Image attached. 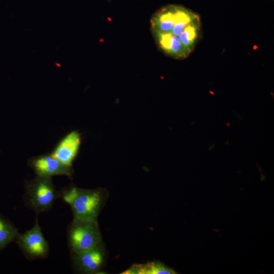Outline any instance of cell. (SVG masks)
<instances>
[{
    "label": "cell",
    "instance_id": "6da1fadb",
    "mask_svg": "<svg viewBox=\"0 0 274 274\" xmlns=\"http://www.w3.org/2000/svg\"><path fill=\"white\" fill-rule=\"evenodd\" d=\"M60 198L71 207L73 219L97 221L106 200L101 189H84L71 186L60 192Z\"/></svg>",
    "mask_w": 274,
    "mask_h": 274
},
{
    "label": "cell",
    "instance_id": "7a4b0ae2",
    "mask_svg": "<svg viewBox=\"0 0 274 274\" xmlns=\"http://www.w3.org/2000/svg\"><path fill=\"white\" fill-rule=\"evenodd\" d=\"M58 198L60 192L56 190L50 177L37 176L25 183L24 204L37 214L49 211Z\"/></svg>",
    "mask_w": 274,
    "mask_h": 274
},
{
    "label": "cell",
    "instance_id": "3957f363",
    "mask_svg": "<svg viewBox=\"0 0 274 274\" xmlns=\"http://www.w3.org/2000/svg\"><path fill=\"white\" fill-rule=\"evenodd\" d=\"M67 239L73 254L94 248L102 243L97 221L73 219L68 228Z\"/></svg>",
    "mask_w": 274,
    "mask_h": 274
},
{
    "label": "cell",
    "instance_id": "277c9868",
    "mask_svg": "<svg viewBox=\"0 0 274 274\" xmlns=\"http://www.w3.org/2000/svg\"><path fill=\"white\" fill-rule=\"evenodd\" d=\"M33 227L22 234H19L16 242L19 249L29 260L47 258L49 245L45 238L37 217Z\"/></svg>",
    "mask_w": 274,
    "mask_h": 274
},
{
    "label": "cell",
    "instance_id": "5b68a950",
    "mask_svg": "<svg viewBox=\"0 0 274 274\" xmlns=\"http://www.w3.org/2000/svg\"><path fill=\"white\" fill-rule=\"evenodd\" d=\"M28 164L37 176L40 177L51 178L53 176L62 175L72 178L74 174L72 166L63 164L51 154L30 158Z\"/></svg>",
    "mask_w": 274,
    "mask_h": 274
},
{
    "label": "cell",
    "instance_id": "8992f818",
    "mask_svg": "<svg viewBox=\"0 0 274 274\" xmlns=\"http://www.w3.org/2000/svg\"><path fill=\"white\" fill-rule=\"evenodd\" d=\"M105 257L102 243L82 253L73 254V260L76 269L82 273H92L101 268Z\"/></svg>",
    "mask_w": 274,
    "mask_h": 274
},
{
    "label": "cell",
    "instance_id": "52a82bcc",
    "mask_svg": "<svg viewBox=\"0 0 274 274\" xmlns=\"http://www.w3.org/2000/svg\"><path fill=\"white\" fill-rule=\"evenodd\" d=\"M81 136L77 130L64 136L56 146L51 154L63 164L72 166L81 146Z\"/></svg>",
    "mask_w": 274,
    "mask_h": 274
},
{
    "label": "cell",
    "instance_id": "ba28073f",
    "mask_svg": "<svg viewBox=\"0 0 274 274\" xmlns=\"http://www.w3.org/2000/svg\"><path fill=\"white\" fill-rule=\"evenodd\" d=\"M177 5H168L161 7L153 15L151 20L153 34L169 33L175 24Z\"/></svg>",
    "mask_w": 274,
    "mask_h": 274
},
{
    "label": "cell",
    "instance_id": "9c48e42d",
    "mask_svg": "<svg viewBox=\"0 0 274 274\" xmlns=\"http://www.w3.org/2000/svg\"><path fill=\"white\" fill-rule=\"evenodd\" d=\"M153 36L157 46L165 54L177 59H184L189 56L179 37L169 33H156Z\"/></svg>",
    "mask_w": 274,
    "mask_h": 274
},
{
    "label": "cell",
    "instance_id": "30bf717a",
    "mask_svg": "<svg viewBox=\"0 0 274 274\" xmlns=\"http://www.w3.org/2000/svg\"><path fill=\"white\" fill-rule=\"evenodd\" d=\"M123 274H175V271L159 261L133 264Z\"/></svg>",
    "mask_w": 274,
    "mask_h": 274
},
{
    "label": "cell",
    "instance_id": "8fae6325",
    "mask_svg": "<svg viewBox=\"0 0 274 274\" xmlns=\"http://www.w3.org/2000/svg\"><path fill=\"white\" fill-rule=\"evenodd\" d=\"M200 19L188 24L178 36L180 41L189 55L194 50L200 35Z\"/></svg>",
    "mask_w": 274,
    "mask_h": 274
},
{
    "label": "cell",
    "instance_id": "7c38bea8",
    "mask_svg": "<svg viewBox=\"0 0 274 274\" xmlns=\"http://www.w3.org/2000/svg\"><path fill=\"white\" fill-rule=\"evenodd\" d=\"M19 234L16 227L0 216V251L16 239Z\"/></svg>",
    "mask_w": 274,
    "mask_h": 274
}]
</instances>
